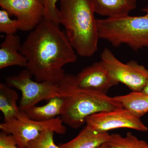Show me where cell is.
Here are the masks:
<instances>
[{"mask_svg":"<svg viewBox=\"0 0 148 148\" xmlns=\"http://www.w3.org/2000/svg\"><path fill=\"white\" fill-rule=\"evenodd\" d=\"M59 11L60 24L77 54L94 55L100 38L92 0H60Z\"/></svg>","mask_w":148,"mask_h":148,"instance_id":"3957f363","label":"cell"},{"mask_svg":"<svg viewBox=\"0 0 148 148\" xmlns=\"http://www.w3.org/2000/svg\"><path fill=\"white\" fill-rule=\"evenodd\" d=\"M0 6L16 17L18 30L32 31L44 18V7L40 0H0Z\"/></svg>","mask_w":148,"mask_h":148,"instance_id":"9c48e42d","label":"cell"},{"mask_svg":"<svg viewBox=\"0 0 148 148\" xmlns=\"http://www.w3.org/2000/svg\"><path fill=\"white\" fill-rule=\"evenodd\" d=\"M95 13L110 18L129 15L137 6V0H92Z\"/></svg>","mask_w":148,"mask_h":148,"instance_id":"7c38bea8","label":"cell"},{"mask_svg":"<svg viewBox=\"0 0 148 148\" xmlns=\"http://www.w3.org/2000/svg\"><path fill=\"white\" fill-rule=\"evenodd\" d=\"M110 135L91 130L86 125L76 137L59 145L60 148H97L108 143Z\"/></svg>","mask_w":148,"mask_h":148,"instance_id":"4fadbf2b","label":"cell"},{"mask_svg":"<svg viewBox=\"0 0 148 148\" xmlns=\"http://www.w3.org/2000/svg\"><path fill=\"white\" fill-rule=\"evenodd\" d=\"M110 75L118 83L123 84L132 92H141L148 77V70L135 60L124 64L120 61L109 49L105 48L101 55Z\"/></svg>","mask_w":148,"mask_h":148,"instance_id":"52a82bcc","label":"cell"},{"mask_svg":"<svg viewBox=\"0 0 148 148\" xmlns=\"http://www.w3.org/2000/svg\"><path fill=\"white\" fill-rule=\"evenodd\" d=\"M99 38L114 47L126 45L138 51L148 47V13L97 19Z\"/></svg>","mask_w":148,"mask_h":148,"instance_id":"277c9868","label":"cell"},{"mask_svg":"<svg viewBox=\"0 0 148 148\" xmlns=\"http://www.w3.org/2000/svg\"><path fill=\"white\" fill-rule=\"evenodd\" d=\"M64 124L59 117L47 121H39L31 119L22 111L17 117L1 123L0 129L2 132L12 135L18 147L26 148L30 142L46 130L61 135L65 134L66 129Z\"/></svg>","mask_w":148,"mask_h":148,"instance_id":"5b68a950","label":"cell"},{"mask_svg":"<svg viewBox=\"0 0 148 148\" xmlns=\"http://www.w3.org/2000/svg\"><path fill=\"white\" fill-rule=\"evenodd\" d=\"M18 30V23L16 19H12L5 10H0V32L6 35L14 34Z\"/></svg>","mask_w":148,"mask_h":148,"instance_id":"d6986e66","label":"cell"},{"mask_svg":"<svg viewBox=\"0 0 148 148\" xmlns=\"http://www.w3.org/2000/svg\"><path fill=\"white\" fill-rule=\"evenodd\" d=\"M64 99L59 96L51 98L48 103L41 106H35L25 113L31 119L39 121H47L61 115L64 109Z\"/></svg>","mask_w":148,"mask_h":148,"instance_id":"5bb4252c","label":"cell"},{"mask_svg":"<svg viewBox=\"0 0 148 148\" xmlns=\"http://www.w3.org/2000/svg\"><path fill=\"white\" fill-rule=\"evenodd\" d=\"M85 123L89 129L100 133L122 128L148 131L140 117L124 108L93 114L86 118Z\"/></svg>","mask_w":148,"mask_h":148,"instance_id":"ba28073f","label":"cell"},{"mask_svg":"<svg viewBox=\"0 0 148 148\" xmlns=\"http://www.w3.org/2000/svg\"><path fill=\"white\" fill-rule=\"evenodd\" d=\"M32 76L26 69L17 75L8 76L5 79L8 86L21 91L22 96L19 108L23 112L36 106L40 101L59 96V84L48 81H34Z\"/></svg>","mask_w":148,"mask_h":148,"instance_id":"8992f818","label":"cell"},{"mask_svg":"<svg viewBox=\"0 0 148 148\" xmlns=\"http://www.w3.org/2000/svg\"><path fill=\"white\" fill-rule=\"evenodd\" d=\"M44 7V18L60 24L59 9L56 4L58 0H40Z\"/></svg>","mask_w":148,"mask_h":148,"instance_id":"ffe728a7","label":"cell"},{"mask_svg":"<svg viewBox=\"0 0 148 148\" xmlns=\"http://www.w3.org/2000/svg\"><path fill=\"white\" fill-rule=\"evenodd\" d=\"M107 145V148H148L147 143L138 139L130 132L125 137L119 134H111Z\"/></svg>","mask_w":148,"mask_h":148,"instance_id":"e0dca14e","label":"cell"},{"mask_svg":"<svg viewBox=\"0 0 148 148\" xmlns=\"http://www.w3.org/2000/svg\"><path fill=\"white\" fill-rule=\"evenodd\" d=\"M107 147H108V145H107V143H105V144H103V145H102L99 147L97 148H107Z\"/></svg>","mask_w":148,"mask_h":148,"instance_id":"603a6c76","label":"cell"},{"mask_svg":"<svg viewBox=\"0 0 148 148\" xmlns=\"http://www.w3.org/2000/svg\"><path fill=\"white\" fill-rule=\"evenodd\" d=\"M141 92L145 93V94H148V77L147 82H146V84Z\"/></svg>","mask_w":148,"mask_h":148,"instance_id":"7402d4cb","label":"cell"},{"mask_svg":"<svg viewBox=\"0 0 148 148\" xmlns=\"http://www.w3.org/2000/svg\"><path fill=\"white\" fill-rule=\"evenodd\" d=\"M0 148H19L15 138L12 135L4 132L0 133Z\"/></svg>","mask_w":148,"mask_h":148,"instance_id":"44dd1931","label":"cell"},{"mask_svg":"<svg viewBox=\"0 0 148 148\" xmlns=\"http://www.w3.org/2000/svg\"><path fill=\"white\" fill-rule=\"evenodd\" d=\"M123 108L141 118L148 112V94L142 92H132L115 97Z\"/></svg>","mask_w":148,"mask_h":148,"instance_id":"2e32d148","label":"cell"},{"mask_svg":"<svg viewBox=\"0 0 148 148\" xmlns=\"http://www.w3.org/2000/svg\"><path fill=\"white\" fill-rule=\"evenodd\" d=\"M76 76L80 87L102 94H107L111 88L119 84L101 60L84 68Z\"/></svg>","mask_w":148,"mask_h":148,"instance_id":"30bf717a","label":"cell"},{"mask_svg":"<svg viewBox=\"0 0 148 148\" xmlns=\"http://www.w3.org/2000/svg\"><path fill=\"white\" fill-rule=\"evenodd\" d=\"M21 45L20 39L17 35H6L0 45V69L13 66L27 67L26 57L18 52Z\"/></svg>","mask_w":148,"mask_h":148,"instance_id":"8fae6325","label":"cell"},{"mask_svg":"<svg viewBox=\"0 0 148 148\" xmlns=\"http://www.w3.org/2000/svg\"><path fill=\"white\" fill-rule=\"evenodd\" d=\"M59 25L43 18L21 45L26 69L38 82L59 84L66 75L64 66L76 61L77 54Z\"/></svg>","mask_w":148,"mask_h":148,"instance_id":"6da1fadb","label":"cell"},{"mask_svg":"<svg viewBox=\"0 0 148 148\" xmlns=\"http://www.w3.org/2000/svg\"><path fill=\"white\" fill-rule=\"evenodd\" d=\"M58 93L64 101L61 119L74 129L82 126L91 115L123 108L115 97L80 87L72 74H66L59 84Z\"/></svg>","mask_w":148,"mask_h":148,"instance_id":"7a4b0ae2","label":"cell"},{"mask_svg":"<svg viewBox=\"0 0 148 148\" xmlns=\"http://www.w3.org/2000/svg\"><path fill=\"white\" fill-rule=\"evenodd\" d=\"M17 92L6 84H0V110L4 116V121L17 117L22 111L16 104Z\"/></svg>","mask_w":148,"mask_h":148,"instance_id":"9a60e30c","label":"cell"},{"mask_svg":"<svg viewBox=\"0 0 148 148\" xmlns=\"http://www.w3.org/2000/svg\"><path fill=\"white\" fill-rule=\"evenodd\" d=\"M54 133L50 130L42 132L36 139L30 142L26 148H60L54 143Z\"/></svg>","mask_w":148,"mask_h":148,"instance_id":"ac0fdd59","label":"cell"},{"mask_svg":"<svg viewBox=\"0 0 148 148\" xmlns=\"http://www.w3.org/2000/svg\"><path fill=\"white\" fill-rule=\"evenodd\" d=\"M142 10L144 12H146V13H148V7L143 8Z\"/></svg>","mask_w":148,"mask_h":148,"instance_id":"cb8c5ba5","label":"cell"}]
</instances>
